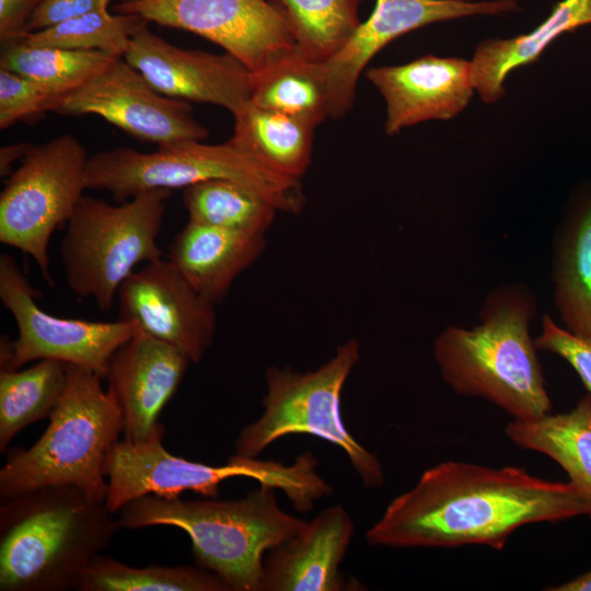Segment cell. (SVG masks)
Returning a JSON list of instances; mask_svg holds the SVG:
<instances>
[{"instance_id": "obj_1", "label": "cell", "mask_w": 591, "mask_h": 591, "mask_svg": "<svg viewBox=\"0 0 591 591\" xmlns=\"http://www.w3.org/2000/svg\"><path fill=\"white\" fill-rule=\"evenodd\" d=\"M580 515H590V505L571 482L542 479L515 466L443 462L393 499L366 540L393 548L485 545L501 551L523 525Z\"/></svg>"}, {"instance_id": "obj_2", "label": "cell", "mask_w": 591, "mask_h": 591, "mask_svg": "<svg viewBox=\"0 0 591 591\" xmlns=\"http://www.w3.org/2000/svg\"><path fill=\"white\" fill-rule=\"evenodd\" d=\"M535 296L522 285L495 288L485 298L479 324L448 325L433 343L444 382L459 395L484 398L517 420L551 413L552 403L530 323Z\"/></svg>"}, {"instance_id": "obj_3", "label": "cell", "mask_w": 591, "mask_h": 591, "mask_svg": "<svg viewBox=\"0 0 591 591\" xmlns=\"http://www.w3.org/2000/svg\"><path fill=\"white\" fill-rule=\"evenodd\" d=\"M105 501L72 485L34 488L0 506V591L76 590L121 528Z\"/></svg>"}, {"instance_id": "obj_4", "label": "cell", "mask_w": 591, "mask_h": 591, "mask_svg": "<svg viewBox=\"0 0 591 591\" xmlns=\"http://www.w3.org/2000/svg\"><path fill=\"white\" fill-rule=\"evenodd\" d=\"M274 487L262 485L234 500H183L148 495L118 512L121 528L169 525L190 538L197 566L230 591H263L264 555L299 533L308 521L285 512Z\"/></svg>"}, {"instance_id": "obj_5", "label": "cell", "mask_w": 591, "mask_h": 591, "mask_svg": "<svg viewBox=\"0 0 591 591\" xmlns=\"http://www.w3.org/2000/svg\"><path fill=\"white\" fill-rule=\"evenodd\" d=\"M101 380L90 370L67 366V384L45 432L31 448L8 453L0 470V501L53 485H72L106 500L104 462L123 432V416Z\"/></svg>"}, {"instance_id": "obj_6", "label": "cell", "mask_w": 591, "mask_h": 591, "mask_svg": "<svg viewBox=\"0 0 591 591\" xmlns=\"http://www.w3.org/2000/svg\"><path fill=\"white\" fill-rule=\"evenodd\" d=\"M164 433L160 422L148 439L118 440L107 453L105 505L111 512L116 514L128 502L148 495L175 499L190 490L204 498H217L220 484L231 477L253 478L281 490L300 512L310 511L332 493L317 473V460L312 453L300 454L288 465L234 454L225 465L212 466L170 453L162 442Z\"/></svg>"}, {"instance_id": "obj_7", "label": "cell", "mask_w": 591, "mask_h": 591, "mask_svg": "<svg viewBox=\"0 0 591 591\" xmlns=\"http://www.w3.org/2000/svg\"><path fill=\"white\" fill-rule=\"evenodd\" d=\"M171 194L152 189L119 205L81 198L60 244L65 280L76 297L108 311L139 264L163 258L158 236Z\"/></svg>"}, {"instance_id": "obj_8", "label": "cell", "mask_w": 591, "mask_h": 591, "mask_svg": "<svg viewBox=\"0 0 591 591\" xmlns=\"http://www.w3.org/2000/svg\"><path fill=\"white\" fill-rule=\"evenodd\" d=\"M213 178L237 182L281 212L299 213L304 206L301 181L275 173L230 139L220 144L179 141L152 152L117 147L89 157L85 167L86 188L107 192L119 202Z\"/></svg>"}, {"instance_id": "obj_9", "label": "cell", "mask_w": 591, "mask_h": 591, "mask_svg": "<svg viewBox=\"0 0 591 591\" xmlns=\"http://www.w3.org/2000/svg\"><path fill=\"white\" fill-rule=\"evenodd\" d=\"M359 357L358 341L348 339L313 371L267 368L264 412L240 431L235 454L257 457L285 436L308 433L340 448L366 487H381L384 484L381 462L350 434L340 415L341 391Z\"/></svg>"}, {"instance_id": "obj_10", "label": "cell", "mask_w": 591, "mask_h": 591, "mask_svg": "<svg viewBox=\"0 0 591 591\" xmlns=\"http://www.w3.org/2000/svg\"><path fill=\"white\" fill-rule=\"evenodd\" d=\"M88 158L69 134L34 146L0 194V242L32 257L49 285V242L88 189Z\"/></svg>"}, {"instance_id": "obj_11", "label": "cell", "mask_w": 591, "mask_h": 591, "mask_svg": "<svg viewBox=\"0 0 591 591\" xmlns=\"http://www.w3.org/2000/svg\"><path fill=\"white\" fill-rule=\"evenodd\" d=\"M37 292L14 257L0 256V300L18 326V337L0 340V370H19L31 361L57 360L90 370L105 379L115 351L138 331L118 320L95 322L65 318L42 310Z\"/></svg>"}, {"instance_id": "obj_12", "label": "cell", "mask_w": 591, "mask_h": 591, "mask_svg": "<svg viewBox=\"0 0 591 591\" xmlns=\"http://www.w3.org/2000/svg\"><path fill=\"white\" fill-rule=\"evenodd\" d=\"M114 11L197 34L253 73L296 46L278 0H123Z\"/></svg>"}, {"instance_id": "obj_13", "label": "cell", "mask_w": 591, "mask_h": 591, "mask_svg": "<svg viewBox=\"0 0 591 591\" xmlns=\"http://www.w3.org/2000/svg\"><path fill=\"white\" fill-rule=\"evenodd\" d=\"M57 113L94 114L137 139L159 146L204 141L209 136L188 102L159 93L123 57L66 94Z\"/></svg>"}, {"instance_id": "obj_14", "label": "cell", "mask_w": 591, "mask_h": 591, "mask_svg": "<svg viewBox=\"0 0 591 591\" xmlns=\"http://www.w3.org/2000/svg\"><path fill=\"white\" fill-rule=\"evenodd\" d=\"M117 301L120 320L137 325L198 363L211 346L216 304L204 298L167 259L160 258L136 269L120 286Z\"/></svg>"}, {"instance_id": "obj_15", "label": "cell", "mask_w": 591, "mask_h": 591, "mask_svg": "<svg viewBox=\"0 0 591 591\" xmlns=\"http://www.w3.org/2000/svg\"><path fill=\"white\" fill-rule=\"evenodd\" d=\"M521 11L519 0H376L370 16L361 22L346 46L325 62L331 118H341L351 108L361 72L399 36L434 23Z\"/></svg>"}, {"instance_id": "obj_16", "label": "cell", "mask_w": 591, "mask_h": 591, "mask_svg": "<svg viewBox=\"0 0 591 591\" xmlns=\"http://www.w3.org/2000/svg\"><path fill=\"white\" fill-rule=\"evenodd\" d=\"M148 23L131 35L123 58L159 93L218 105L232 115L250 101L252 72L237 58L175 46L152 33Z\"/></svg>"}, {"instance_id": "obj_17", "label": "cell", "mask_w": 591, "mask_h": 591, "mask_svg": "<svg viewBox=\"0 0 591 591\" xmlns=\"http://www.w3.org/2000/svg\"><path fill=\"white\" fill-rule=\"evenodd\" d=\"M386 103L385 132L429 120H450L461 114L476 93L472 63L459 57L425 55L396 66L366 72Z\"/></svg>"}, {"instance_id": "obj_18", "label": "cell", "mask_w": 591, "mask_h": 591, "mask_svg": "<svg viewBox=\"0 0 591 591\" xmlns=\"http://www.w3.org/2000/svg\"><path fill=\"white\" fill-rule=\"evenodd\" d=\"M189 363L179 350L140 331L115 351L105 379L121 410L124 439L140 442L152 434Z\"/></svg>"}, {"instance_id": "obj_19", "label": "cell", "mask_w": 591, "mask_h": 591, "mask_svg": "<svg viewBox=\"0 0 591 591\" xmlns=\"http://www.w3.org/2000/svg\"><path fill=\"white\" fill-rule=\"evenodd\" d=\"M355 525L346 509L322 510L294 536L271 548L264 558L263 591H340L339 570Z\"/></svg>"}, {"instance_id": "obj_20", "label": "cell", "mask_w": 591, "mask_h": 591, "mask_svg": "<svg viewBox=\"0 0 591 591\" xmlns=\"http://www.w3.org/2000/svg\"><path fill=\"white\" fill-rule=\"evenodd\" d=\"M265 247V234L187 220L169 245V260L204 298L218 304Z\"/></svg>"}, {"instance_id": "obj_21", "label": "cell", "mask_w": 591, "mask_h": 591, "mask_svg": "<svg viewBox=\"0 0 591 591\" xmlns=\"http://www.w3.org/2000/svg\"><path fill=\"white\" fill-rule=\"evenodd\" d=\"M555 306L564 327L591 338V179L571 193L552 256Z\"/></svg>"}, {"instance_id": "obj_22", "label": "cell", "mask_w": 591, "mask_h": 591, "mask_svg": "<svg viewBox=\"0 0 591 591\" xmlns=\"http://www.w3.org/2000/svg\"><path fill=\"white\" fill-rule=\"evenodd\" d=\"M590 24L591 0H560L530 32L479 42L471 59L476 93L485 104L499 102L512 71L535 62L561 35Z\"/></svg>"}, {"instance_id": "obj_23", "label": "cell", "mask_w": 591, "mask_h": 591, "mask_svg": "<svg viewBox=\"0 0 591 591\" xmlns=\"http://www.w3.org/2000/svg\"><path fill=\"white\" fill-rule=\"evenodd\" d=\"M506 434L515 445L555 461L588 500L591 518V394L569 412L514 419L507 425Z\"/></svg>"}, {"instance_id": "obj_24", "label": "cell", "mask_w": 591, "mask_h": 591, "mask_svg": "<svg viewBox=\"0 0 591 591\" xmlns=\"http://www.w3.org/2000/svg\"><path fill=\"white\" fill-rule=\"evenodd\" d=\"M233 118V143L275 173L301 181L311 163L313 125L251 101Z\"/></svg>"}, {"instance_id": "obj_25", "label": "cell", "mask_w": 591, "mask_h": 591, "mask_svg": "<svg viewBox=\"0 0 591 591\" xmlns=\"http://www.w3.org/2000/svg\"><path fill=\"white\" fill-rule=\"evenodd\" d=\"M250 101L264 109L279 112L314 127L331 118V93L325 62L305 58L294 50L252 72Z\"/></svg>"}, {"instance_id": "obj_26", "label": "cell", "mask_w": 591, "mask_h": 591, "mask_svg": "<svg viewBox=\"0 0 591 591\" xmlns=\"http://www.w3.org/2000/svg\"><path fill=\"white\" fill-rule=\"evenodd\" d=\"M67 366L45 359L22 370H0L1 453L25 427L49 418L63 394Z\"/></svg>"}, {"instance_id": "obj_27", "label": "cell", "mask_w": 591, "mask_h": 591, "mask_svg": "<svg viewBox=\"0 0 591 591\" xmlns=\"http://www.w3.org/2000/svg\"><path fill=\"white\" fill-rule=\"evenodd\" d=\"M117 57L97 50L33 46L19 36L1 42L0 69L21 74L65 96L85 84Z\"/></svg>"}, {"instance_id": "obj_28", "label": "cell", "mask_w": 591, "mask_h": 591, "mask_svg": "<svg viewBox=\"0 0 591 591\" xmlns=\"http://www.w3.org/2000/svg\"><path fill=\"white\" fill-rule=\"evenodd\" d=\"M183 202L188 220L248 234L266 235L278 212L256 192L223 178L184 188Z\"/></svg>"}, {"instance_id": "obj_29", "label": "cell", "mask_w": 591, "mask_h": 591, "mask_svg": "<svg viewBox=\"0 0 591 591\" xmlns=\"http://www.w3.org/2000/svg\"><path fill=\"white\" fill-rule=\"evenodd\" d=\"M79 591H230L213 572L199 566L132 567L99 555L81 573Z\"/></svg>"}, {"instance_id": "obj_30", "label": "cell", "mask_w": 591, "mask_h": 591, "mask_svg": "<svg viewBox=\"0 0 591 591\" xmlns=\"http://www.w3.org/2000/svg\"><path fill=\"white\" fill-rule=\"evenodd\" d=\"M288 19L294 51L326 62L350 40L361 24L363 0H278Z\"/></svg>"}, {"instance_id": "obj_31", "label": "cell", "mask_w": 591, "mask_h": 591, "mask_svg": "<svg viewBox=\"0 0 591 591\" xmlns=\"http://www.w3.org/2000/svg\"><path fill=\"white\" fill-rule=\"evenodd\" d=\"M144 22L131 14H112L107 8L78 15L46 28L21 35L33 46L70 50L104 51L123 57L131 35Z\"/></svg>"}, {"instance_id": "obj_32", "label": "cell", "mask_w": 591, "mask_h": 591, "mask_svg": "<svg viewBox=\"0 0 591 591\" xmlns=\"http://www.w3.org/2000/svg\"><path fill=\"white\" fill-rule=\"evenodd\" d=\"M63 96L15 72L0 69V128L32 123L57 112Z\"/></svg>"}, {"instance_id": "obj_33", "label": "cell", "mask_w": 591, "mask_h": 591, "mask_svg": "<svg viewBox=\"0 0 591 591\" xmlns=\"http://www.w3.org/2000/svg\"><path fill=\"white\" fill-rule=\"evenodd\" d=\"M534 344L537 350L548 351L564 359L591 394V338L570 333L545 314L541 333L534 339Z\"/></svg>"}, {"instance_id": "obj_34", "label": "cell", "mask_w": 591, "mask_h": 591, "mask_svg": "<svg viewBox=\"0 0 591 591\" xmlns=\"http://www.w3.org/2000/svg\"><path fill=\"white\" fill-rule=\"evenodd\" d=\"M111 0H43L34 12L26 33L35 32L61 21L107 8Z\"/></svg>"}, {"instance_id": "obj_35", "label": "cell", "mask_w": 591, "mask_h": 591, "mask_svg": "<svg viewBox=\"0 0 591 591\" xmlns=\"http://www.w3.org/2000/svg\"><path fill=\"white\" fill-rule=\"evenodd\" d=\"M43 0H0V40L26 33V26Z\"/></svg>"}, {"instance_id": "obj_36", "label": "cell", "mask_w": 591, "mask_h": 591, "mask_svg": "<svg viewBox=\"0 0 591 591\" xmlns=\"http://www.w3.org/2000/svg\"><path fill=\"white\" fill-rule=\"evenodd\" d=\"M34 146L28 142L11 143L0 149V175L9 176L12 171V164L22 161Z\"/></svg>"}, {"instance_id": "obj_37", "label": "cell", "mask_w": 591, "mask_h": 591, "mask_svg": "<svg viewBox=\"0 0 591 591\" xmlns=\"http://www.w3.org/2000/svg\"><path fill=\"white\" fill-rule=\"evenodd\" d=\"M548 591H591V569L567 582L548 587Z\"/></svg>"}]
</instances>
